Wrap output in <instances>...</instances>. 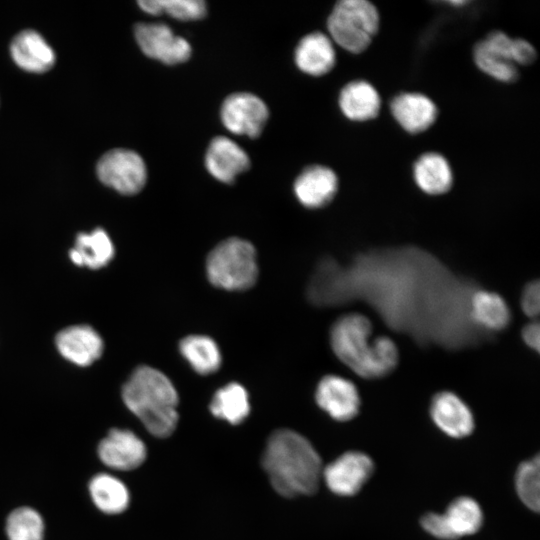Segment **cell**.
Returning a JSON list of instances; mask_svg holds the SVG:
<instances>
[{"mask_svg":"<svg viewBox=\"0 0 540 540\" xmlns=\"http://www.w3.org/2000/svg\"><path fill=\"white\" fill-rule=\"evenodd\" d=\"M262 466L273 488L285 497L313 494L322 475L321 459L312 444L289 429L270 435Z\"/></svg>","mask_w":540,"mask_h":540,"instance_id":"6da1fadb","label":"cell"},{"mask_svg":"<svg viewBox=\"0 0 540 540\" xmlns=\"http://www.w3.org/2000/svg\"><path fill=\"white\" fill-rule=\"evenodd\" d=\"M372 325L361 314H347L332 326L330 343L333 352L346 366L363 378H380L397 365L398 350L386 336L370 341Z\"/></svg>","mask_w":540,"mask_h":540,"instance_id":"7a4b0ae2","label":"cell"},{"mask_svg":"<svg viewBox=\"0 0 540 540\" xmlns=\"http://www.w3.org/2000/svg\"><path fill=\"white\" fill-rule=\"evenodd\" d=\"M127 408L154 436H170L178 423L179 397L172 381L148 365L137 367L122 388Z\"/></svg>","mask_w":540,"mask_h":540,"instance_id":"3957f363","label":"cell"},{"mask_svg":"<svg viewBox=\"0 0 540 540\" xmlns=\"http://www.w3.org/2000/svg\"><path fill=\"white\" fill-rule=\"evenodd\" d=\"M257 254L254 246L238 237L218 243L206 259V274L212 285L227 291H244L258 278Z\"/></svg>","mask_w":540,"mask_h":540,"instance_id":"277c9868","label":"cell"},{"mask_svg":"<svg viewBox=\"0 0 540 540\" xmlns=\"http://www.w3.org/2000/svg\"><path fill=\"white\" fill-rule=\"evenodd\" d=\"M377 8L366 0L336 3L327 20L331 38L343 49L358 54L368 48L379 29Z\"/></svg>","mask_w":540,"mask_h":540,"instance_id":"5b68a950","label":"cell"},{"mask_svg":"<svg viewBox=\"0 0 540 540\" xmlns=\"http://www.w3.org/2000/svg\"><path fill=\"white\" fill-rule=\"evenodd\" d=\"M97 174L105 185L125 195L138 193L147 179L143 159L126 149H114L103 155L97 165Z\"/></svg>","mask_w":540,"mask_h":540,"instance_id":"8992f818","label":"cell"},{"mask_svg":"<svg viewBox=\"0 0 540 540\" xmlns=\"http://www.w3.org/2000/svg\"><path fill=\"white\" fill-rule=\"evenodd\" d=\"M269 117L266 104L256 95L239 92L229 95L221 107V120L231 133L258 137Z\"/></svg>","mask_w":540,"mask_h":540,"instance_id":"52a82bcc","label":"cell"},{"mask_svg":"<svg viewBox=\"0 0 540 540\" xmlns=\"http://www.w3.org/2000/svg\"><path fill=\"white\" fill-rule=\"evenodd\" d=\"M134 33L143 53L165 64L183 63L191 55L189 42L175 35L166 24L139 23L135 26Z\"/></svg>","mask_w":540,"mask_h":540,"instance_id":"ba28073f","label":"cell"},{"mask_svg":"<svg viewBox=\"0 0 540 540\" xmlns=\"http://www.w3.org/2000/svg\"><path fill=\"white\" fill-rule=\"evenodd\" d=\"M512 49L513 39L502 31H493L475 45L474 61L490 77L505 83L514 82L518 78V68Z\"/></svg>","mask_w":540,"mask_h":540,"instance_id":"9c48e42d","label":"cell"},{"mask_svg":"<svg viewBox=\"0 0 540 540\" xmlns=\"http://www.w3.org/2000/svg\"><path fill=\"white\" fill-rule=\"evenodd\" d=\"M374 470L371 458L358 451L342 454L322 470L328 488L341 496L356 494Z\"/></svg>","mask_w":540,"mask_h":540,"instance_id":"30bf717a","label":"cell"},{"mask_svg":"<svg viewBox=\"0 0 540 540\" xmlns=\"http://www.w3.org/2000/svg\"><path fill=\"white\" fill-rule=\"evenodd\" d=\"M315 399L319 407L337 421L354 418L360 407V397L355 385L337 375H326L319 381Z\"/></svg>","mask_w":540,"mask_h":540,"instance_id":"8fae6325","label":"cell"},{"mask_svg":"<svg viewBox=\"0 0 540 540\" xmlns=\"http://www.w3.org/2000/svg\"><path fill=\"white\" fill-rule=\"evenodd\" d=\"M143 441L132 431L112 429L98 446L100 460L117 470H132L139 467L146 458Z\"/></svg>","mask_w":540,"mask_h":540,"instance_id":"7c38bea8","label":"cell"},{"mask_svg":"<svg viewBox=\"0 0 540 540\" xmlns=\"http://www.w3.org/2000/svg\"><path fill=\"white\" fill-rule=\"evenodd\" d=\"M338 189V179L329 167L311 165L306 167L294 182V193L305 207L316 209L332 201Z\"/></svg>","mask_w":540,"mask_h":540,"instance_id":"4fadbf2b","label":"cell"},{"mask_svg":"<svg viewBox=\"0 0 540 540\" xmlns=\"http://www.w3.org/2000/svg\"><path fill=\"white\" fill-rule=\"evenodd\" d=\"M208 172L223 183H231L250 166L247 153L232 139L217 136L212 139L205 155Z\"/></svg>","mask_w":540,"mask_h":540,"instance_id":"5bb4252c","label":"cell"},{"mask_svg":"<svg viewBox=\"0 0 540 540\" xmlns=\"http://www.w3.org/2000/svg\"><path fill=\"white\" fill-rule=\"evenodd\" d=\"M430 414L437 427L451 437H466L474 429L471 410L452 392L437 393L432 399Z\"/></svg>","mask_w":540,"mask_h":540,"instance_id":"9a60e30c","label":"cell"},{"mask_svg":"<svg viewBox=\"0 0 540 540\" xmlns=\"http://www.w3.org/2000/svg\"><path fill=\"white\" fill-rule=\"evenodd\" d=\"M390 110L398 124L411 134L427 130L438 114L435 103L426 95L416 92L396 95L390 103Z\"/></svg>","mask_w":540,"mask_h":540,"instance_id":"2e32d148","label":"cell"},{"mask_svg":"<svg viewBox=\"0 0 540 540\" xmlns=\"http://www.w3.org/2000/svg\"><path fill=\"white\" fill-rule=\"evenodd\" d=\"M60 354L79 366H88L97 360L103 351L100 335L88 325L70 326L56 336Z\"/></svg>","mask_w":540,"mask_h":540,"instance_id":"e0dca14e","label":"cell"},{"mask_svg":"<svg viewBox=\"0 0 540 540\" xmlns=\"http://www.w3.org/2000/svg\"><path fill=\"white\" fill-rule=\"evenodd\" d=\"M335 49L331 39L316 31L303 37L295 49V63L304 73L322 76L335 65Z\"/></svg>","mask_w":540,"mask_h":540,"instance_id":"ac0fdd59","label":"cell"},{"mask_svg":"<svg viewBox=\"0 0 540 540\" xmlns=\"http://www.w3.org/2000/svg\"><path fill=\"white\" fill-rule=\"evenodd\" d=\"M11 55L15 63L30 72H45L55 61L53 49L36 31L26 30L12 41Z\"/></svg>","mask_w":540,"mask_h":540,"instance_id":"d6986e66","label":"cell"},{"mask_svg":"<svg viewBox=\"0 0 540 540\" xmlns=\"http://www.w3.org/2000/svg\"><path fill=\"white\" fill-rule=\"evenodd\" d=\"M469 318L479 330L496 332L507 327L510 310L498 294L475 290L469 300Z\"/></svg>","mask_w":540,"mask_h":540,"instance_id":"ffe728a7","label":"cell"},{"mask_svg":"<svg viewBox=\"0 0 540 540\" xmlns=\"http://www.w3.org/2000/svg\"><path fill=\"white\" fill-rule=\"evenodd\" d=\"M342 113L353 121H367L377 117L381 99L377 90L367 81L355 80L347 83L339 95Z\"/></svg>","mask_w":540,"mask_h":540,"instance_id":"44dd1931","label":"cell"},{"mask_svg":"<svg viewBox=\"0 0 540 540\" xmlns=\"http://www.w3.org/2000/svg\"><path fill=\"white\" fill-rule=\"evenodd\" d=\"M417 186L430 195L447 193L453 184V173L446 158L436 152L421 155L414 164Z\"/></svg>","mask_w":540,"mask_h":540,"instance_id":"7402d4cb","label":"cell"},{"mask_svg":"<svg viewBox=\"0 0 540 540\" xmlns=\"http://www.w3.org/2000/svg\"><path fill=\"white\" fill-rule=\"evenodd\" d=\"M69 256L76 265L99 269L113 258L114 246L108 234L98 228L88 234H78Z\"/></svg>","mask_w":540,"mask_h":540,"instance_id":"603a6c76","label":"cell"},{"mask_svg":"<svg viewBox=\"0 0 540 540\" xmlns=\"http://www.w3.org/2000/svg\"><path fill=\"white\" fill-rule=\"evenodd\" d=\"M179 351L198 374H212L221 366V351L217 343L209 336L188 335L180 341Z\"/></svg>","mask_w":540,"mask_h":540,"instance_id":"cb8c5ba5","label":"cell"},{"mask_svg":"<svg viewBox=\"0 0 540 540\" xmlns=\"http://www.w3.org/2000/svg\"><path fill=\"white\" fill-rule=\"evenodd\" d=\"M450 540L476 533L483 522L479 504L470 497L455 499L442 514Z\"/></svg>","mask_w":540,"mask_h":540,"instance_id":"d4e9b609","label":"cell"},{"mask_svg":"<svg viewBox=\"0 0 540 540\" xmlns=\"http://www.w3.org/2000/svg\"><path fill=\"white\" fill-rule=\"evenodd\" d=\"M209 409L219 419L233 425L240 424L250 412L248 393L241 384L228 383L215 392Z\"/></svg>","mask_w":540,"mask_h":540,"instance_id":"484cf974","label":"cell"},{"mask_svg":"<svg viewBox=\"0 0 540 540\" xmlns=\"http://www.w3.org/2000/svg\"><path fill=\"white\" fill-rule=\"evenodd\" d=\"M89 491L94 504L107 514L123 512L129 504V492L126 486L116 477L109 474H98L89 484Z\"/></svg>","mask_w":540,"mask_h":540,"instance_id":"4316f807","label":"cell"},{"mask_svg":"<svg viewBox=\"0 0 540 540\" xmlns=\"http://www.w3.org/2000/svg\"><path fill=\"white\" fill-rule=\"evenodd\" d=\"M6 532L9 540H43V519L32 508L15 509L7 518Z\"/></svg>","mask_w":540,"mask_h":540,"instance_id":"83f0119b","label":"cell"},{"mask_svg":"<svg viewBox=\"0 0 540 540\" xmlns=\"http://www.w3.org/2000/svg\"><path fill=\"white\" fill-rule=\"evenodd\" d=\"M516 491L529 509L538 512L540 506V461L539 456L523 462L515 477Z\"/></svg>","mask_w":540,"mask_h":540,"instance_id":"f1b7e54d","label":"cell"},{"mask_svg":"<svg viewBox=\"0 0 540 540\" xmlns=\"http://www.w3.org/2000/svg\"><path fill=\"white\" fill-rule=\"evenodd\" d=\"M159 13L182 20H198L206 15V4L202 0H157Z\"/></svg>","mask_w":540,"mask_h":540,"instance_id":"f546056e","label":"cell"},{"mask_svg":"<svg viewBox=\"0 0 540 540\" xmlns=\"http://www.w3.org/2000/svg\"><path fill=\"white\" fill-rule=\"evenodd\" d=\"M521 307L528 317H536L540 307V287L539 282L529 283L523 290L521 297Z\"/></svg>","mask_w":540,"mask_h":540,"instance_id":"4dcf8cb0","label":"cell"},{"mask_svg":"<svg viewBox=\"0 0 540 540\" xmlns=\"http://www.w3.org/2000/svg\"><path fill=\"white\" fill-rule=\"evenodd\" d=\"M512 54L516 65H530L537 58L535 48L524 39H513Z\"/></svg>","mask_w":540,"mask_h":540,"instance_id":"1f68e13d","label":"cell"},{"mask_svg":"<svg viewBox=\"0 0 540 540\" xmlns=\"http://www.w3.org/2000/svg\"><path fill=\"white\" fill-rule=\"evenodd\" d=\"M522 337L524 342L534 349L535 351H539V344H540V327L538 322H531L527 324L522 331Z\"/></svg>","mask_w":540,"mask_h":540,"instance_id":"d6a6232c","label":"cell"}]
</instances>
